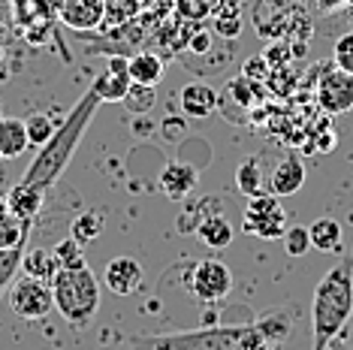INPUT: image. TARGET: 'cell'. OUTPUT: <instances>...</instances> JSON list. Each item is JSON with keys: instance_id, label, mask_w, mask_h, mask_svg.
<instances>
[{"instance_id": "obj_37", "label": "cell", "mask_w": 353, "mask_h": 350, "mask_svg": "<svg viewBox=\"0 0 353 350\" xmlns=\"http://www.w3.org/2000/svg\"><path fill=\"white\" fill-rule=\"evenodd\" d=\"M0 161H3V157H0Z\"/></svg>"}, {"instance_id": "obj_26", "label": "cell", "mask_w": 353, "mask_h": 350, "mask_svg": "<svg viewBox=\"0 0 353 350\" xmlns=\"http://www.w3.org/2000/svg\"><path fill=\"white\" fill-rule=\"evenodd\" d=\"M52 251H54V260H58V266H61V269H79V266H88L82 245H79L73 236L63 238V242H58Z\"/></svg>"}, {"instance_id": "obj_31", "label": "cell", "mask_w": 353, "mask_h": 350, "mask_svg": "<svg viewBox=\"0 0 353 350\" xmlns=\"http://www.w3.org/2000/svg\"><path fill=\"white\" fill-rule=\"evenodd\" d=\"M335 67L344 70L347 76H353V30L335 43Z\"/></svg>"}, {"instance_id": "obj_9", "label": "cell", "mask_w": 353, "mask_h": 350, "mask_svg": "<svg viewBox=\"0 0 353 350\" xmlns=\"http://www.w3.org/2000/svg\"><path fill=\"white\" fill-rule=\"evenodd\" d=\"M58 19L76 34L97 30L106 19V0H54Z\"/></svg>"}, {"instance_id": "obj_11", "label": "cell", "mask_w": 353, "mask_h": 350, "mask_svg": "<svg viewBox=\"0 0 353 350\" xmlns=\"http://www.w3.org/2000/svg\"><path fill=\"white\" fill-rule=\"evenodd\" d=\"M196 181H199V175H196L194 166L184 163V161H172V163L163 166V172H160V178H157V187L163 190L166 200L184 203L190 196V190L196 187Z\"/></svg>"}, {"instance_id": "obj_25", "label": "cell", "mask_w": 353, "mask_h": 350, "mask_svg": "<svg viewBox=\"0 0 353 350\" xmlns=\"http://www.w3.org/2000/svg\"><path fill=\"white\" fill-rule=\"evenodd\" d=\"M154 103H157V88H148V85H130V91H127V97H124V106H127V112H133V115H145L154 109Z\"/></svg>"}, {"instance_id": "obj_34", "label": "cell", "mask_w": 353, "mask_h": 350, "mask_svg": "<svg viewBox=\"0 0 353 350\" xmlns=\"http://www.w3.org/2000/svg\"><path fill=\"white\" fill-rule=\"evenodd\" d=\"M326 350H344V347H335V344H329V347H326Z\"/></svg>"}, {"instance_id": "obj_16", "label": "cell", "mask_w": 353, "mask_h": 350, "mask_svg": "<svg viewBox=\"0 0 353 350\" xmlns=\"http://www.w3.org/2000/svg\"><path fill=\"white\" fill-rule=\"evenodd\" d=\"M127 73H130V79L136 85L157 88L160 82H163L166 67L154 52H136V54H130V61H127Z\"/></svg>"}, {"instance_id": "obj_28", "label": "cell", "mask_w": 353, "mask_h": 350, "mask_svg": "<svg viewBox=\"0 0 353 350\" xmlns=\"http://www.w3.org/2000/svg\"><path fill=\"white\" fill-rule=\"evenodd\" d=\"M284 248L290 257H302L311 251V238H308V227H287L284 233Z\"/></svg>"}, {"instance_id": "obj_35", "label": "cell", "mask_w": 353, "mask_h": 350, "mask_svg": "<svg viewBox=\"0 0 353 350\" xmlns=\"http://www.w3.org/2000/svg\"><path fill=\"white\" fill-rule=\"evenodd\" d=\"M0 118H3V109H0Z\"/></svg>"}, {"instance_id": "obj_3", "label": "cell", "mask_w": 353, "mask_h": 350, "mask_svg": "<svg viewBox=\"0 0 353 350\" xmlns=\"http://www.w3.org/2000/svg\"><path fill=\"white\" fill-rule=\"evenodd\" d=\"M151 350H275L256 323L245 326H205L194 332H172V336L139 338Z\"/></svg>"}, {"instance_id": "obj_22", "label": "cell", "mask_w": 353, "mask_h": 350, "mask_svg": "<svg viewBox=\"0 0 353 350\" xmlns=\"http://www.w3.org/2000/svg\"><path fill=\"white\" fill-rule=\"evenodd\" d=\"M208 214H218V200H184L179 229L181 233H196V227L203 224Z\"/></svg>"}, {"instance_id": "obj_7", "label": "cell", "mask_w": 353, "mask_h": 350, "mask_svg": "<svg viewBox=\"0 0 353 350\" xmlns=\"http://www.w3.org/2000/svg\"><path fill=\"white\" fill-rule=\"evenodd\" d=\"M232 287V272L221 260H199L190 275V290L199 302H223Z\"/></svg>"}, {"instance_id": "obj_10", "label": "cell", "mask_w": 353, "mask_h": 350, "mask_svg": "<svg viewBox=\"0 0 353 350\" xmlns=\"http://www.w3.org/2000/svg\"><path fill=\"white\" fill-rule=\"evenodd\" d=\"M127 61H130V58H121V54H115V58L109 61L106 73H100L91 82L94 94H97L103 103H124L127 91H130V85H133L130 73H127Z\"/></svg>"}, {"instance_id": "obj_1", "label": "cell", "mask_w": 353, "mask_h": 350, "mask_svg": "<svg viewBox=\"0 0 353 350\" xmlns=\"http://www.w3.org/2000/svg\"><path fill=\"white\" fill-rule=\"evenodd\" d=\"M100 106H103V100L94 94V88H88L82 97H79L76 106L70 109V115L63 118V124L54 130V136L37 151V157L30 161L28 172L21 175V181L49 194V187L58 185L63 169H67L70 161H73L79 142L85 139L88 127H91V121H94V115H97Z\"/></svg>"}, {"instance_id": "obj_17", "label": "cell", "mask_w": 353, "mask_h": 350, "mask_svg": "<svg viewBox=\"0 0 353 350\" xmlns=\"http://www.w3.org/2000/svg\"><path fill=\"white\" fill-rule=\"evenodd\" d=\"M30 148L28 139V127L21 118H0V157L12 161V157H21Z\"/></svg>"}, {"instance_id": "obj_8", "label": "cell", "mask_w": 353, "mask_h": 350, "mask_svg": "<svg viewBox=\"0 0 353 350\" xmlns=\"http://www.w3.org/2000/svg\"><path fill=\"white\" fill-rule=\"evenodd\" d=\"M317 103L326 115H344L353 109V76L332 67L317 82Z\"/></svg>"}, {"instance_id": "obj_36", "label": "cell", "mask_w": 353, "mask_h": 350, "mask_svg": "<svg viewBox=\"0 0 353 350\" xmlns=\"http://www.w3.org/2000/svg\"><path fill=\"white\" fill-rule=\"evenodd\" d=\"M350 260H353V251H350Z\"/></svg>"}, {"instance_id": "obj_32", "label": "cell", "mask_w": 353, "mask_h": 350, "mask_svg": "<svg viewBox=\"0 0 353 350\" xmlns=\"http://www.w3.org/2000/svg\"><path fill=\"white\" fill-rule=\"evenodd\" d=\"M190 49H194L196 54H205L208 49H212V34H208V30H199V34L190 39Z\"/></svg>"}, {"instance_id": "obj_33", "label": "cell", "mask_w": 353, "mask_h": 350, "mask_svg": "<svg viewBox=\"0 0 353 350\" xmlns=\"http://www.w3.org/2000/svg\"><path fill=\"white\" fill-rule=\"evenodd\" d=\"M163 127H166V136H170V139H175L181 133V121H179V118H166Z\"/></svg>"}, {"instance_id": "obj_14", "label": "cell", "mask_w": 353, "mask_h": 350, "mask_svg": "<svg viewBox=\"0 0 353 350\" xmlns=\"http://www.w3.org/2000/svg\"><path fill=\"white\" fill-rule=\"evenodd\" d=\"M305 163L299 161L296 154H287V157H281V161L275 163V169H272L269 175V190L278 196H293V194H299L302 185H305Z\"/></svg>"}, {"instance_id": "obj_5", "label": "cell", "mask_w": 353, "mask_h": 350, "mask_svg": "<svg viewBox=\"0 0 353 350\" xmlns=\"http://www.w3.org/2000/svg\"><path fill=\"white\" fill-rule=\"evenodd\" d=\"M242 220H245V233L263 238V242H275V238H284L287 233V212L275 194L251 196L245 205Z\"/></svg>"}, {"instance_id": "obj_29", "label": "cell", "mask_w": 353, "mask_h": 350, "mask_svg": "<svg viewBox=\"0 0 353 350\" xmlns=\"http://www.w3.org/2000/svg\"><path fill=\"white\" fill-rule=\"evenodd\" d=\"M136 10H139V3L136 0H106V19L109 25H124L127 19H133Z\"/></svg>"}, {"instance_id": "obj_21", "label": "cell", "mask_w": 353, "mask_h": 350, "mask_svg": "<svg viewBox=\"0 0 353 350\" xmlns=\"http://www.w3.org/2000/svg\"><path fill=\"white\" fill-rule=\"evenodd\" d=\"M21 269H25V275L37 278V281H46V284H52L54 275L61 272L58 260H54V251H49V248H34V251H28L25 260H21Z\"/></svg>"}, {"instance_id": "obj_6", "label": "cell", "mask_w": 353, "mask_h": 350, "mask_svg": "<svg viewBox=\"0 0 353 350\" xmlns=\"http://www.w3.org/2000/svg\"><path fill=\"white\" fill-rule=\"evenodd\" d=\"M10 308L12 314H19L21 320H43L46 314L54 308V296H52V284L37 281V278H19L10 287Z\"/></svg>"}, {"instance_id": "obj_13", "label": "cell", "mask_w": 353, "mask_h": 350, "mask_svg": "<svg viewBox=\"0 0 353 350\" xmlns=\"http://www.w3.org/2000/svg\"><path fill=\"white\" fill-rule=\"evenodd\" d=\"M218 91L208 82H188L179 91V106L188 118H208L218 112Z\"/></svg>"}, {"instance_id": "obj_27", "label": "cell", "mask_w": 353, "mask_h": 350, "mask_svg": "<svg viewBox=\"0 0 353 350\" xmlns=\"http://www.w3.org/2000/svg\"><path fill=\"white\" fill-rule=\"evenodd\" d=\"M25 127H28V139H30V145H37V148H43L46 142L54 136V130H58L52 118H49V115H43V112L30 115L28 121H25Z\"/></svg>"}, {"instance_id": "obj_19", "label": "cell", "mask_w": 353, "mask_h": 350, "mask_svg": "<svg viewBox=\"0 0 353 350\" xmlns=\"http://www.w3.org/2000/svg\"><path fill=\"white\" fill-rule=\"evenodd\" d=\"M28 233H30V224H21L6 209V200H0V251H21L28 245Z\"/></svg>"}, {"instance_id": "obj_4", "label": "cell", "mask_w": 353, "mask_h": 350, "mask_svg": "<svg viewBox=\"0 0 353 350\" xmlns=\"http://www.w3.org/2000/svg\"><path fill=\"white\" fill-rule=\"evenodd\" d=\"M52 296L61 317L76 329L88 326L100 311V281L91 272V266L61 269L52 281Z\"/></svg>"}, {"instance_id": "obj_18", "label": "cell", "mask_w": 353, "mask_h": 350, "mask_svg": "<svg viewBox=\"0 0 353 350\" xmlns=\"http://www.w3.org/2000/svg\"><path fill=\"white\" fill-rule=\"evenodd\" d=\"M341 224L335 218H317L308 224V238H311V251L320 254H335L341 248Z\"/></svg>"}, {"instance_id": "obj_30", "label": "cell", "mask_w": 353, "mask_h": 350, "mask_svg": "<svg viewBox=\"0 0 353 350\" xmlns=\"http://www.w3.org/2000/svg\"><path fill=\"white\" fill-rule=\"evenodd\" d=\"M21 260H25V248L21 251H0V296H3L6 284L12 281L15 269L21 266Z\"/></svg>"}, {"instance_id": "obj_20", "label": "cell", "mask_w": 353, "mask_h": 350, "mask_svg": "<svg viewBox=\"0 0 353 350\" xmlns=\"http://www.w3.org/2000/svg\"><path fill=\"white\" fill-rule=\"evenodd\" d=\"M196 238L205 245V248H214V251H223L232 245V224L223 214H208L203 224L196 227Z\"/></svg>"}, {"instance_id": "obj_12", "label": "cell", "mask_w": 353, "mask_h": 350, "mask_svg": "<svg viewBox=\"0 0 353 350\" xmlns=\"http://www.w3.org/2000/svg\"><path fill=\"white\" fill-rule=\"evenodd\" d=\"M103 281H106V287L115 293V296H130V293H136V287L142 284L139 260H133V257L109 260L106 262V272H103Z\"/></svg>"}, {"instance_id": "obj_15", "label": "cell", "mask_w": 353, "mask_h": 350, "mask_svg": "<svg viewBox=\"0 0 353 350\" xmlns=\"http://www.w3.org/2000/svg\"><path fill=\"white\" fill-rule=\"evenodd\" d=\"M3 200H6V209H10L15 218L21 220V224H30V227H34L37 214H39V209H43V203H46V190H39V187H34V185H25V181H19V185L10 187V194H6Z\"/></svg>"}, {"instance_id": "obj_23", "label": "cell", "mask_w": 353, "mask_h": 350, "mask_svg": "<svg viewBox=\"0 0 353 350\" xmlns=\"http://www.w3.org/2000/svg\"><path fill=\"white\" fill-rule=\"evenodd\" d=\"M236 187L242 190V196H260L263 194V172H260V161L248 157V161L236 169Z\"/></svg>"}, {"instance_id": "obj_2", "label": "cell", "mask_w": 353, "mask_h": 350, "mask_svg": "<svg viewBox=\"0 0 353 350\" xmlns=\"http://www.w3.org/2000/svg\"><path fill=\"white\" fill-rule=\"evenodd\" d=\"M353 314V260L344 257L320 278L311 299V350H326Z\"/></svg>"}, {"instance_id": "obj_24", "label": "cell", "mask_w": 353, "mask_h": 350, "mask_svg": "<svg viewBox=\"0 0 353 350\" xmlns=\"http://www.w3.org/2000/svg\"><path fill=\"white\" fill-rule=\"evenodd\" d=\"M103 227H106V218H103L100 212H82L79 218L73 220V238L79 245H88V242H94L100 233H103Z\"/></svg>"}]
</instances>
